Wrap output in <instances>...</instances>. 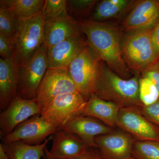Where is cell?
<instances>
[{"label":"cell","mask_w":159,"mask_h":159,"mask_svg":"<svg viewBox=\"0 0 159 159\" xmlns=\"http://www.w3.org/2000/svg\"><path fill=\"white\" fill-rule=\"evenodd\" d=\"M152 31L126 34L122 43V56L129 70L137 74L157 60L151 39Z\"/></svg>","instance_id":"obj_3"},{"label":"cell","mask_w":159,"mask_h":159,"mask_svg":"<svg viewBox=\"0 0 159 159\" xmlns=\"http://www.w3.org/2000/svg\"><path fill=\"white\" fill-rule=\"evenodd\" d=\"M124 159H137L134 158V157L130 156Z\"/></svg>","instance_id":"obj_35"},{"label":"cell","mask_w":159,"mask_h":159,"mask_svg":"<svg viewBox=\"0 0 159 159\" xmlns=\"http://www.w3.org/2000/svg\"><path fill=\"white\" fill-rule=\"evenodd\" d=\"M53 136V144L49 151L54 159H74L86 152L88 146L74 134L58 129Z\"/></svg>","instance_id":"obj_16"},{"label":"cell","mask_w":159,"mask_h":159,"mask_svg":"<svg viewBox=\"0 0 159 159\" xmlns=\"http://www.w3.org/2000/svg\"><path fill=\"white\" fill-rule=\"evenodd\" d=\"M139 109L146 119L159 127V99L153 104Z\"/></svg>","instance_id":"obj_29"},{"label":"cell","mask_w":159,"mask_h":159,"mask_svg":"<svg viewBox=\"0 0 159 159\" xmlns=\"http://www.w3.org/2000/svg\"><path fill=\"white\" fill-rule=\"evenodd\" d=\"M43 25L42 11L29 20L18 21L13 40L19 67L27 62L43 43Z\"/></svg>","instance_id":"obj_5"},{"label":"cell","mask_w":159,"mask_h":159,"mask_svg":"<svg viewBox=\"0 0 159 159\" xmlns=\"http://www.w3.org/2000/svg\"><path fill=\"white\" fill-rule=\"evenodd\" d=\"M138 75L124 79L100 61L93 93L97 97L114 102L122 107H143L139 96Z\"/></svg>","instance_id":"obj_2"},{"label":"cell","mask_w":159,"mask_h":159,"mask_svg":"<svg viewBox=\"0 0 159 159\" xmlns=\"http://www.w3.org/2000/svg\"><path fill=\"white\" fill-rule=\"evenodd\" d=\"M159 23V1L141 0L134 4L123 23L127 34L151 31Z\"/></svg>","instance_id":"obj_10"},{"label":"cell","mask_w":159,"mask_h":159,"mask_svg":"<svg viewBox=\"0 0 159 159\" xmlns=\"http://www.w3.org/2000/svg\"><path fill=\"white\" fill-rule=\"evenodd\" d=\"M43 0H1L0 7L8 9L18 21L33 18L42 11Z\"/></svg>","instance_id":"obj_20"},{"label":"cell","mask_w":159,"mask_h":159,"mask_svg":"<svg viewBox=\"0 0 159 159\" xmlns=\"http://www.w3.org/2000/svg\"><path fill=\"white\" fill-rule=\"evenodd\" d=\"M60 129L76 135L89 148H97L95 138L109 133L116 129L93 117L80 115L71 119Z\"/></svg>","instance_id":"obj_14"},{"label":"cell","mask_w":159,"mask_h":159,"mask_svg":"<svg viewBox=\"0 0 159 159\" xmlns=\"http://www.w3.org/2000/svg\"><path fill=\"white\" fill-rule=\"evenodd\" d=\"M47 46L43 43L25 63L19 67L17 95L36 99L38 90L48 69Z\"/></svg>","instance_id":"obj_4"},{"label":"cell","mask_w":159,"mask_h":159,"mask_svg":"<svg viewBox=\"0 0 159 159\" xmlns=\"http://www.w3.org/2000/svg\"><path fill=\"white\" fill-rule=\"evenodd\" d=\"M53 136L38 145H29L21 141L1 143L10 159H41L45 154L47 144Z\"/></svg>","instance_id":"obj_21"},{"label":"cell","mask_w":159,"mask_h":159,"mask_svg":"<svg viewBox=\"0 0 159 159\" xmlns=\"http://www.w3.org/2000/svg\"><path fill=\"white\" fill-rule=\"evenodd\" d=\"M142 77L150 80L159 92V60L152 64L141 72Z\"/></svg>","instance_id":"obj_30"},{"label":"cell","mask_w":159,"mask_h":159,"mask_svg":"<svg viewBox=\"0 0 159 159\" xmlns=\"http://www.w3.org/2000/svg\"><path fill=\"white\" fill-rule=\"evenodd\" d=\"M87 43L80 34L48 49V69L68 67L82 52Z\"/></svg>","instance_id":"obj_15"},{"label":"cell","mask_w":159,"mask_h":159,"mask_svg":"<svg viewBox=\"0 0 159 159\" xmlns=\"http://www.w3.org/2000/svg\"><path fill=\"white\" fill-rule=\"evenodd\" d=\"M86 102L78 92L62 94L56 97L41 116L59 129L71 119L81 115Z\"/></svg>","instance_id":"obj_7"},{"label":"cell","mask_w":159,"mask_h":159,"mask_svg":"<svg viewBox=\"0 0 159 159\" xmlns=\"http://www.w3.org/2000/svg\"><path fill=\"white\" fill-rule=\"evenodd\" d=\"M131 156L137 159H159V141L135 140Z\"/></svg>","instance_id":"obj_24"},{"label":"cell","mask_w":159,"mask_h":159,"mask_svg":"<svg viewBox=\"0 0 159 159\" xmlns=\"http://www.w3.org/2000/svg\"><path fill=\"white\" fill-rule=\"evenodd\" d=\"M139 96L143 107L147 106L159 99V92L148 78L141 77L139 81Z\"/></svg>","instance_id":"obj_25"},{"label":"cell","mask_w":159,"mask_h":159,"mask_svg":"<svg viewBox=\"0 0 159 159\" xmlns=\"http://www.w3.org/2000/svg\"><path fill=\"white\" fill-rule=\"evenodd\" d=\"M43 159H54L52 158L49 153V150H48V148L46 147L45 150V154L43 158Z\"/></svg>","instance_id":"obj_34"},{"label":"cell","mask_w":159,"mask_h":159,"mask_svg":"<svg viewBox=\"0 0 159 159\" xmlns=\"http://www.w3.org/2000/svg\"><path fill=\"white\" fill-rule=\"evenodd\" d=\"M36 99H26L16 96L0 114V132L3 137L9 134L19 124L33 116L41 115Z\"/></svg>","instance_id":"obj_12"},{"label":"cell","mask_w":159,"mask_h":159,"mask_svg":"<svg viewBox=\"0 0 159 159\" xmlns=\"http://www.w3.org/2000/svg\"><path fill=\"white\" fill-rule=\"evenodd\" d=\"M97 2L95 0L67 1L68 11L75 15H88Z\"/></svg>","instance_id":"obj_27"},{"label":"cell","mask_w":159,"mask_h":159,"mask_svg":"<svg viewBox=\"0 0 159 159\" xmlns=\"http://www.w3.org/2000/svg\"><path fill=\"white\" fill-rule=\"evenodd\" d=\"M77 92L68 67L48 69L38 90L36 99L42 112L60 95Z\"/></svg>","instance_id":"obj_8"},{"label":"cell","mask_w":159,"mask_h":159,"mask_svg":"<svg viewBox=\"0 0 159 159\" xmlns=\"http://www.w3.org/2000/svg\"><path fill=\"white\" fill-rule=\"evenodd\" d=\"M0 159H10L1 144H0Z\"/></svg>","instance_id":"obj_33"},{"label":"cell","mask_w":159,"mask_h":159,"mask_svg":"<svg viewBox=\"0 0 159 159\" xmlns=\"http://www.w3.org/2000/svg\"><path fill=\"white\" fill-rule=\"evenodd\" d=\"M16 55L13 37L0 34V55L3 59H9Z\"/></svg>","instance_id":"obj_28"},{"label":"cell","mask_w":159,"mask_h":159,"mask_svg":"<svg viewBox=\"0 0 159 159\" xmlns=\"http://www.w3.org/2000/svg\"><path fill=\"white\" fill-rule=\"evenodd\" d=\"M67 1L45 0L42 10L44 24L69 16Z\"/></svg>","instance_id":"obj_23"},{"label":"cell","mask_w":159,"mask_h":159,"mask_svg":"<svg viewBox=\"0 0 159 159\" xmlns=\"http://www.w3.org/2000/svg\"><path fill=\"white\" fill-rule=\"evenodd\" d=\"M17 22V20L8 9L0 7V34L14 37Z\"/></svg>","instance_id":"obj_26"},{"label":"cell","mask_w":159,"mask_h":159,"mask_svg":"<svg viewBox=\"0 0 159 159\" xmlns=\"http://www.w3.org/2000/svg\"><path fill=\"white\" fill-rule=\"evenodd\" d=\"M58 129L46 121L41 115L33 116L22 122L11 134L3 137V142L21 141L29 145H38Z\"/></svg>","instance_id":"obj_11"},{"label":"cell","mask_w":159,"mask_h":159,"mask_svg":"<svg viewBox=\"0 0 159 159\" xmlns=\"http://www.w3.org/2000/svg\"><path fill=\"white\" fill-rule=\"evenodd\" d=\"M134 141L131 135L120 129L95 139L102 159H124L130 156Z\"/></svg>","instance_id":"obj_13"},{"label":"cell","mask_w":159,"mask_h":159,"mask_svg":"<svg viewBox=\"0 0 159 159\" xmlns=\"http://www.w3.org/2000/svg\"><path fill=\"white\" fill-rule=\"evenodd\" d=\"M151 39L156 53L157 58V60H159V23L152 31Z\"/></svg>","instance_id":"obj_31"},{"label":"cell","mask_w":159,"mask_h":159,"mask_svg":"<svg viewBox=\"0 0 159 159\" xmlns=\"http://www.w3.org/2000/svg\"><path fill=\"white\" fill-rule=\"evenodd\" d=\"M81 31L77 21L70 16L44 24L43 43L48 49L80 34Z\"/></svg>","instance_id":"obj_18"},{"label":"cell","mask_w":159,"mask_h":159,"mask_svg":"<svg viewBox=\"0 0 159 159\" xmlns=\"http://www.w3.org/2000/svg\"><path fill=\"white\" fill-rule=\"evenodd\" d=\"M96 148H89L85 153L74 159H102L99 151Z\"/></svg>","instance_id":"obj_32"},{"label":"cell","mask_w":159,"mask_h":159,"mask_svg":"<svg viewBox=\"0 0 159 159\" xmlns=\"http://www.w3.org/2000/svg\"><path fill=\"white\" fill-rule=\"evenodd\" d=\"M116 126L129 134L136 141H159V126L146 119L139 108H121L117 118Z\"/></svg>","instance_id":"obj_9"},{"label":"cell","mask_w":159,"mask_h":159,"mask_svg":"<svg viewBox=\"0 0 159 159\" xmlns=\"http://www.w3.org/2000/svg\"><path fill=\"white\" fill-rule=\"evenodd\" d=\"M101 61L88 44L68 67L77 91L87 101L93 91Z\"/></svg>","instance_id":"obj_6"},{"label":"cell","mask_w":159,"mask_h":159,"mask_svg":"<svg viewBox=\"0 0 159 159\" xmlns=\"http://www.w3.org/2000/svg\"><path fill=\"white\" fill-rule=\"evenodd\" d=\"M134 3V1L130 0H103L96 6L90 20L102 22L116 17L125 12Z\"/></svg>","instance_id":"obj_22"},{"label":"cell","mask_w":159,"mask_h":159,"mask_svg":"<svg viewBox=\"0 0 159 159\" xmlns=\"http://www.w3.org/2000/svg\"><path fill=\"white\" fill-rule=\"evenodd\" d=\"M18 70L16 55L0 59V109L4 110L17 95Z\"/></svg>","instance_id":"obj_17"},{"label":"cell","mask_w":159,"mask_h":159,"mask_svg":"<svg viewBox=\"0 0 159 159\" xmlns=\"http://www.w3.org/2000/svg\"><path fill=\"white\" fill-rule=\"evenodd\" d=\"M88 44L101 61L123 79L130 78L122 56V40L119 29L113 25L90 20H77Z\"/></svg>","instance_id":"obj_1"},{"label":"cell","mask_w":159,"mask_h":159,"mask_svg":"<svg viewBox=\"0 0 159 159\" xmlns=\"http://www.w3.org/2000/svg\"><path fill=\"white\" fill-rule=\"evenodd\" d=\"M121 108L116 103L100 99L93 93L87 101L80 115L93 117L116 129L117 118Z\"/></svg>","instance_id":"obj_19"}]
</instances>
